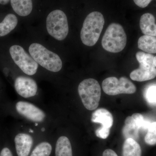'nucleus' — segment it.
<instances>
[{
    "label": "nucleus",
    "instance_id": "24",
    "mask_svg": "<svg viewBox=\"0 0 156 156\" xmlns=\"http://www.w3.org/2000/svg\"><path fill=\"white\" fill-rule=\"evenodd\" d=\"M110 128H106L101 126L100 128H98L95 131V133L96 136L101 139H106L108 137L110 134Z\"/></svg>",
    "mask_w": 156,
    "mask_h": 156
},
{
    "label": "nucleus",
    "instance_id": "21",
    "mask_svg": "<svg viewBox=\"0 0 156 156\" xmlns=\"http://www.w3.org/2000/svg\"><path fill=\"white\" fill-rule=\"evenodd\" d=\"M144 140L146 143L150 145L156 144V122L151 123L147 129Z\"/></svg>",
    "mask_w": 156,
    "mask_h": 156
},
{
    "label": "nucleus",
    "instance_id": "14",
    "mask_svg": "<svg viewBox=\"0 0 156 156\" xmlns=\"http://www.w3.org/2000/svg\"><path fill=\"white\" fill-rule=\"evenodd\" d=\"M11 3L14 12L19 16H28L32 11V0H11Z\"/></svg>",
    "mask_w": 156,
    "mask_h": 156
},
{
    "label": "nucleus",
    "instance_id": "1",
    "mask_svg": "<svg viewBox=\"0 0 156 156\" xmlns=\"http://www.w3.org/2000/svg\"><path fill=\"white\" fill-rule=\"evenodd\" d=\"M104 24V18L100 12L94 11L88 14L81 30L82 43L89 47L95 45L99 38Z\"/></svg>",
    "mask_w": 156,
    "mask_h": 156
},
{
    "label": "nucleus",
    "instance_id": "12",
    "mask_svg": "<svg viewBox=\"0 0 156 156\" xmlns=\"http://www.w3.org/2000/svg\"><path fill=\"white\" fill-rule=\"evenodd\" d=\"M140 27L143 33L146 35L156 37L155 18L151 14L145 13L141 16Z\"/></svg>",
    "mask_w": 156,
    "mask_h": 156
},
{
    "label": "nucleus",
    "instance_id": "3",
    "mask_svg": "<svg viewBox=\"0 0 156 156\" xmlns=\"http://www.w3.org/2000/svg\"><path fill=\"white\" fill-rule=\"evenodd\" d=\"M127 40V35L122 26L119 23H112L105 31L101 45L108 52L119 53L126 47Z\"/></svg>",
    "mask_w": 156,
    "mask_h": 156
},
{
    "label": "nucleus",
    "instance_id": "27",
    "mask_svg": "<svg viewBox=\"0 0 156 156\" xmlns=\"http://www.w3.org/2000/svg\"><path fill=\"white\" fill-rule=\"evenodd\" d=\"M103 156H118L117 154L111 149H106L104 151Z\"/></svg>",
    "mask_w": 156,
    "mask_h": 156
},
{
    "label": "nucleus",
    "instance_id": "15",
    "mask_svg": "<svg viewBox=\"0 0 156 156\" xmlns=\"http://www.w3.org/2000/svg\"><path fill=\"white\" fill-rule=\"evenodd\" d=\"M138 48L146 53H156V37L144 35L138 39Z\"/></svg>",
    "mask_w": 156,
    "mask_h": 156
},
{
    "label": "nucleus",
    "instance_id": "5",
    "mask_svg": "<svg viewBox=\"0 0 156 156\" xmlns=\"http://www.w3.org/2000/svg\"><path fill=\"white\" fill-rule=\"evenodd\" d=\"M46 26L49 34L58 41H63L68 34L67 17L61 10H54L48 14Z\"/></svg>",
    "mask_w": 156,
    "mask_h": 156
},
{
    "label": "nucleus",
    "instance_id": "18",
    "mask_svg": "<svg viewBox=\"0 0 156 156\" xmlns=\"http://www.w3.org/2000/svg\"><path fill=\"white\" fill-rule=\"evenodd\" d=\"M17 23L18 20L14 14H9L6 15L2 22L0 23V37L10 33L17 26Z\"/></svg>",
    "mask_w": 156,
    "mask_h": 156
},
{
    "label": "nucleus",
    "instance_id": "20",
    "mask_svg": "<svg viewBox=\"0 0 156 156\" xmlns=\"http://www.w3.org/2000/svg\"><path fill=\"white\" fill-rule=\"evenodd\" d=\"M52 150V146L49 143H41L36 147L30 156H49Z\"/></svg>",
    "mask_w": 156,
    "mask_h": 156
},
{
    "label": "nucleus",
    "instance_id": "11",
    "mask_svg": "<svg viewBox=\"0 0 156 156\" xmlns=\"http://www.w3.org/2000/svg\"><path fill=\"white\" fill-rule=\"evenodd\" d=\"M15 147L18 156H28L33 144L32 136L25 133H19L14 138Z\"/></svg>",
    "mask_w": 156,
    "mask_h": 156
},
{
    "label": "nucleus",
    "instance_id": "9",
    "mask_svg": "<svg viewBox=\"0 0 156 156\" xmlns=\"http://www.w3.org/2000/svg\"><path fill=\"white\" fill-rule=\"evenodd\" d=\"M16 109L20 115L35 122H41L44 120L46 115L42 110L33 104L20 101L16 105Z\"/></svg>",
    "mask_w": 156,
    "mask_h": 156
},
{
    "label": "nucleus",
    "instance_id": "29",
    "mask_svg": "<svg viewBox=\"0 0 156 156\" xmlns=\"http://www.w3.org/2000/svg\"><path fill=\"white\" fill-rule=\"evenodd\" d=\"M153 62L154 65V66H155V67L156 68V56H154V57L153 59Z\"/></svg>",
    "mask_w": 156,
    "mask_h": 156
},
{
    "label": "nucleus",
    "instance_id": "22",
    "mask_svg": "<svg viewBox=\"0 0 156 156\" xmlns=\"http://www.w3.org/2000/svg\"><path fill=\"white\" fill-rule=\"evenodd\" d=\"M131 117L134 119L135 124L139 130H147L151 122L145 119L142 115L139 113H135L132 115Z\"/></svg>",
    "mask_w": 156,
    "mask_h": 156
},
{
    "label": "nucleus",
    "instance_id": "6",
    "mask_svg": "<svg viewBox=\"0 0 156 156\" xmlns=\"http://www.w3.org/2000/svg\"><path fill=\"white\" fill-rule=\"evenodd\" d=\"M154 56L151 54L143 52L136 53V59L139 63V67L134 70L130 75L133 80L137 82L152 80L156 76V68L154 64Z\"/></svg>",
    "mask_w": 156,
    "mask_h": 156
},
{
    "label": "nucleus",
    "instance_id": "7",
    "mask_svg": "<svg viewBox=\"0 0 156 156\" xmlns=\"http://www.w3.org/2000/svg\"><path fill=\"white\" fill-rule=\"evenodd\" d=\"M13 61L26 74L32 76L37 73L38 63L19 45H14L9 49Z\"/></svg>",
    "mask_w": 156,
    "mask_h": 156
},
{
    "label": "nucleus",
    "instance_id": "23",
    "mask_svg": "<svg viewBox=\"0 0 156 156\" xmlns=\"http://www.w3.org/2000/svg\"><path fill=\"white\" fill-rule=\"evenodd\" d=\"M145 98L149 103L156 104V86H151L146 91Z\"/></svg>",
    "mask_w": 156,
    "mask_h": 156
},
{
    "label": "nucleus",
    "instance_id": "13",
    "mask_svg": "<svg viewBox=\"0 0 156 156\" xmlns=\"http://www.w3.org/2000/svg\"><path fill=\"white\" fill-rule=\"evenodd\" d=\"M91 120L93 122L101 124V126L111 128L113 124L112 115L108 110L105 108H99L92 114Z\"/></svg>",
    "mask_w": 156,
    "mask_h": 156
},
{
    "label": "nucleus",
    "instance_id": "10",
    "mask_svg": "<svg viewBox=\"0 0 156 156\" xmlns=\"http://www.w3.org/2000/svg\"><path fill=\"white\" fill-rule=\"evenodd\" d=\"M14 88L20 95L25 98L34 96L37 91L36 82L32 78L23 76L16 78Z\"/></svg>",
    "mask_w": 156,
    "mask_h": 156
},
{
    "label": "nucleus",
    "instance_id": "16",
    "mask_svg": "<svg viewBox=\"0 0 156 156\" xmlns=\"http://www.w3.org/2000/svg\"><path fill=\"white\" fill-rule=\"evenodd\" d=\"M56 156H73L72 148L69 140L66 136H61L56 142Z\"/></svg>",
    "mask_w": 156,
    "mask_h": 156
},
{
    "label": "nucleus",
    "instance_id": "28",
    "mask_svg": "<svg viewBox=\"0 0 156 156\" xmlns=\"http://www.w3.org/2000/svg\"><path fill=\"white\" fill-rule=\"evenodd\" d=\"M10 0H0V4L2 5H5L8 4Z\"/></svg>",
    "mask_w": 156,
    "mask_h": 156
},
{
    "label": "nucleus",
    "instance_id": "8",
    "mask_svg": "<svg viewBox=\"0 0 156 156\" xmlns=\"http://www.w3.org/2000/svg\"><path fill=\"white\" fill-rule=\"evenodd\" d=\"M104 92L109 95L120 94H133L136 91V87L126 77L119 79L115 77H110L104 80L102 83Z\"/></svg>",
    "mask_w": 156,
    "mask_h": 156
},
{
    "label": "nucleus",
    "instance_id": "25",
    "mask_svg": "<svg viewBox=\"0 0 156 156\" xmlns=\"http://www.w3.org/2000/svg\"><path fill=\"white\" fill-rule=\"evenodd\" d=\"M136 5L141 8H144L147 7L151 3L152 0H133Z\"/></svg>",
    "mask_w": 156,
    "mask_h": 156
},
{
    "label": "nucleus",
    "instance_id": "19",
    "mask_svg": "<svg viewBox=\"0 0 156 156\" xmlns=\"http://www.w3.org/2000/svg\"><path fill=\"white\" fill-rule=\"evenodd\" d=\"M123 156H141V147L135 140L126 139L123 144Z\"/></svg>",
    "mask_w": 156,
    "mask_h": 156
},
{
    "label": "nucleus",
    "instance_id": "2",
    "mask_svg": "<svg viewBox=\"0 0 156 156\" xmlns=\"http://www.w3.org/2000/svg\"><path fill=\"white\" fill-rule=\"evenodd\" d=\"M29 52L37 63L50 71L58 72L62 68V61L59 56L41 44H31Z\"/></svg>",
    "mask_w": 156,
    "mask_h": 156
},
{
    "label": "nucleus",
    "instance_id": "17",
    "mask_svg": "<svg viewBox=\"0 0 156 156\" xmlns=\"http://www.w3.org/2000/svg\"><path fill=\"white\" fill-rule=\"evenodd\" d=\"M139 128L135 124L134 119L131 116L127 117L122 129L124 137L126 139L130 138L136 140L139 138Z\"/></svg>",
    "mask_w": 156,
    "mask_h": 156
},
{
    "label": "nucleus",
    "instance_id": "26",
    "mask_svg": "<svg viewBox=\"0 0 156 156\" xmlns=\"http://www.w3.org/2000/svg\"><path fill=\"white\" fill-rule=\"evenodd\" d=\"M0 156H13V154L9 148L5 147L1 151Z\"/></svg>",
    "mask_w": 156,
    "mask_h": 156
},
{
    "label": "nucleus",
    "instance_id": "4",
    "mask_svg": "<svg viewBox=\"0 0 156 156\" xmlns=\"http://www.w3.org/2000/svg\"><path fill=\"white\" fill-rule=\"evenodd\" d=\"M78 92L82 103L87 109L94 110L98 107L101 89L96 80L90 78L82 81L78 87Z\"/></svg>",
    "mask_w": 156,
    "mask_h": 156
}]
</instances>
